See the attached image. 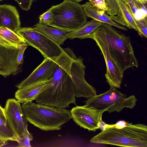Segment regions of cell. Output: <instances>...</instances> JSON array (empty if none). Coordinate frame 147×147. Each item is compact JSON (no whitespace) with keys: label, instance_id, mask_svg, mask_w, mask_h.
Returning a JSON list of instances; mask_svg holds the SVG:
<instances>
[{"label":"cell","instance_id":"1","mask_svg":"<svg viewBox=\"0 0 147 147\" xmlns=\"http://www.w3.org/2000/svg\"><path fill=\"white\" fill-rule=\"evenodd\" d=\"M88 38L95 41L101 51L105 52L123 73L130 68L138 67L129 37L113 26L101 22Z\"/></svg>","mask_w":147,"mask_h":147},{"label":"cell","instance_id":"2","mask_svg":"<svg viewBox=\"0 0 147 147\" xmlns=\"http://www.w3.org/2000/svg\"><path fill=\"white\" fill-rule=\"evenodd\" d=\"M90 142L123 147H147V126L127 123L119 128L115 124L107 125Z\"/></svg>","mask_w":147,"mask_h":147},{"label":"cell","instance_id":"3","mask_svg":"<svg viewBox=\"0 0 147 147\" xmlns=\"http://www.w3.org/2000/svg\"><path fill=\"white\" fill-rule=\"evenodd\" d=\"M22 108L30 123L43 130H59L71 118L70 111L32 102L23 103Z\"/></svg>","mask_w":147,"mask_h":147},{"label":"cell","instance_id":"4","mask_svg":"<svg viewBox=\"0 0 147 147\" xmlns=\"http://www.w3.org/2000/svg\"><path fill=\"white\" fill-rule=\"evenodd\" d=\"M49 9L53 13V20L48 26L66 32L78 29L87 22L82 5L71 0H64Z\"/></svg>","mask_w":147,"mask_h":147},{"label":"cell","instance_id":"5","mask_svg":"<svg viewBox=\"0 0 147 147\" xmlns=\"http://www.w3.org/2000/svg\"><path fill=\"white\" fill-rule=\"evenodd\" d=\"M127 96L115 87L110 86L107 91L87 98L84 106L103 112H120L124 108L132 109L136 105L137 99L134 95Z\"/></svg>","mask_w":147,"mask_h":147},{"label":"cell","instance_id":"6","mask_svg":"<svg viewBox=\"0 0 147 147\" xmlns=\"http://www.w3.org/2000/svg\"><path fill=\"white\" fill-rule=\"evenodd\" d=\"M16 33L27 45L38 50L45 58L55 61L63 51L59 45L34 28H21Z\"/></svg>","mask_w":147,"mask_h":147},{"label":"cell","instance_id":"7","mask_svg":"<svg viewBox=\"0 0 147 147\" xmlns=\"http://www.w3.org/2000/svg\"><path fill=\"white\" fill-rule=\"evenodd\" d=\"M4 109L6 117L17 140L30 133L28 129V121L20 103L14 99H8Z\"/></svg>","mask_w":147,"mask_h":147},{"label":"cell","instance_id":"8","mask_svg":"<svg viewBox=\"0 0 147 147\" xmlns=\"http://www.w3.org/2000/svg\"><path fill=\"white\" fill-rule=\"evenodd\" d=\"M84 59L77 58L72 62L70 69L71 78L74 87L76 96L89 98L96 95L95 88L88 84L85 80V68Z\"/></svg>","mask_w":147,"mask_h":147},{"label":"cell","instance_id":"9","mask_svg":"<svg viewBox=\"0 0 147 147\" xmlns=\"http://www.w3.org/2000/svg\"><path fill=\"white\" fill-rule=\"evenodd\" d=\"M70 112L71 118L80 127L93 131L100 128L103 112L84 105L77 106L72 108Z\"/></svg>","mask_w":147,"mask_h":147},{"label":"cell","instance_id":"10","mask_svg":"<svg viewBox=\"0 0 147 147\" xmlns=\"http://www.w3.org/2000/svg\"><path fill=\"white\" fill-rule=\"evenodd\" d=\"M57 64V59L54 61L45 58L27 78L16 87L21 88L39 82L50 81L53 77Z\"/></svg>","mask_w":147,"mask_h":147},{"label":"cell","instance_id":"11","mask_svg":"<svg viewBox=\"0 0 147 147\" xmlns=\"http://www.w3.org/2000/svg\"><path fill=\"white\" fill-rule=\"evenodd\" d=\"M22 46L18 47H8L0 44V75L6 77L17 74L19 69L17 59Z\"/></svg>","mask_w":147,"mask_h":147},{"label":"cell","instance_id":"12","mask_svg":"<svg viewBox=\"0 0 147 147\" xmlns=\"http://www.w3.org/2000/svg\"><path fill=\"white\" fill-rule=\"evenodd\" d=\"M18 11L9 5H0V27L7 28L16 32L21 27Z\"/></svg>","mask_w":147,"mask_h":147},{"label":"cell","instance_id":"13","mask_svg":"<svg viewBox=\"0 0 147 147\" xmlns=\"http://www.w3.org/2000/svg\"><path fill=\"white\" fill-rule=\"evenodd\" d=\"M50 84V81H42L19 88L15 93V97L20 103L32 102Z\"/></svg>","mask_w":147,"mask_h":147},{"label":"cell","instance_id":"14","mask_svg":"<svg viewBox=\"0 0 147 147\" xmlns=\"http://www.w3.org/2000/svg\"><path fill=\"white\" fill-rule=\"evenodd\" d=\"M120 11L119 13L115 16H109L112 20L129 29H134L140 35V32L129 8L121 0H117Z\"/></svg>","mask_w":147,"mask_h":147},{"label":"cell","instance_id":"15","mask_svg":"<svg viewBox=\"0 0 147 147\" xmlns=\"http://www.w3.org/2000/svg\"><path fill=\"white\" fill-rule=\"evenodd\" d=\"M86 16L102 23H106L124 31H127V28L116 23L110 18L109 16L104 11L99 10L93 6L89 2L82 5Z\"/></svg>","mask_w":147,"mask_h":147},{"label":"cell","instance_id":"16","mask_svg":"<svg viewBox=\"0 0 147 147\" xmlns=\"http://www.w3.org/2000/svg\"><path fill=\"white\" fill-rule=\"evenodd\" d=\"M34 28L43 34L57 45H62L67 38L66 32L59 29L51 27L38 23L34 26Z\"/></svg>","mask_w":147,"mask_h":147},{"label":"cell","instance_id":"17","mask_svg":"<svg viewBox=\"0 0 147 147\" xmlns=\"http://www.w3.org/2000/svg\"><path fill=\"white\" fill-rule=\"evenodd\" d=\"M0 44L16 47L27 45L25 40L16 32L4 27H0Z\"/></svg>","mask_w":147,"mask_h":147},{"label":"cell","instance_id":"18","mask_svg":"<svg viewBox=\"0 0 147 147\" xmlns=\"http://www.w3.org/2000/svg\"><path fill=\"white\" fill-rule=\"evenodd\" d=\"M101 22L92 19L87 22L82 26L78 29L67 34L68 38L73 39L78 38L81 39L88 38L100 25Z\"/></svg>","mask_w":147,"mask_h":147},{"label":"cell","instance_id":"19","mask_svg":"<svg viewBox=\"0 0 147 147\" xmlns=\"http://www.w3.org/2000/svg\"><path fill=\"white\" fill-rule=\"evenodd\" d=\"M0 139L17 142V139L5 117L0 114Z\"/></svg>","mask_w":147,"mask_h":147},{"label":"cell","instance_id":"20","mask_svg":"<svg viewBox=\"0 0 147 147\" xmlns=\"http://www.w3.org/2000/svg\"><path fill=\"white\" fill-rule=\"evenodd\" d=\"M121 0L129 8L136 20H139L147 17L140 10L138 5V2L136 0Z\"/></svg>","mask_w":147,"mask_h":147},{"label":"cell","instance_id":"21","mask_svg":"<svg viewBox=\"0 0 147 147\" xmlns=\"http://www.w3.org/2000/svg\"><path fill=\"white\" fill-rule=\"evenodd\" d=\"M107 8L106 13L109 16H113L118 14L120 9L117 0H104Z\"/></svg>","mask_w":147,"mask_h":147},{"label":"cell","instance_id":"22","mask_svg":"<svg viewBox=\"0 0 147 147\" xmlns=\"http://www.w3.org/2000/svg\"><path fill=\"white\" fill-rule=\"evenodd\" d=\"M53 13L49 9L40 15L39 17V23L46 26H48L52 21Z\"/></svg>","mask_w":147,"mask_h":147},{"label":"cell","instance_id":"23","mask_svg":"<svg viewBox=\"0 0 147 147\" xmlns=\"http://www.w3.org/2000/svg\"><path fill=\"white\" fill-rule=\"evenodd\" d=\"M136 23L140 32V36L145 38L147 37V17L139 20H136Z\"/></svg>","mask_w":147,"mask_h":147},{"label":"cell","instance_id":"24","mask_svg":"<svg viewBox=\"0 0 147 147\" xmlns=\"http://www.w3.org/2000/svg\"><path fill=\"white\" fill-rule=\"evenodd\" d=\"M33 139L32 135L30 133L20 139L18 140L17 142L18 147H30V141Z\"/></svg>","mask_w":147,"mask_h":147},{"label":"cell","instance_id":"25","mask_svg":"<svg viewBox=\"0 0 147 147\" xmlns=\"http://www.w3.org/2000/svg\"><path fill=\"white\" fill-rule=\"evenodd\" d=\"M90 4L96 8L106 12L107 8L104 0H89Z\"/></svg>","mask_w":147,"mask_h":147},{"label":"cell","instance_id":"26","mask_svg":"<svg viewBox=\"0 0 147 147\" xmlns=\"http://www.w3.org/2000/svg\"><path fill=\"white\" fill-rule=\"evenodd\" d=\"M19 5L22 9L25 11L29 10L31 7L32 3L35 0H14Z\"/></svg>","mask_w":147,"mask_h":147},{"label":"cell","instance_id":"27","mask_svg":"<svg viewBox=\"0 0 147 147\" xmlns=\"http://www.w3.org/2000/svg\"><path fill=\"white\" fill-rule=\"evenodd\" d=\"M28 47L27 44L22 45L20 51L18 55L17 59V66L18 68H19V65L23 63V55L25 49Z\"/></svg>","mask_w":147,"mask_h":147},{"label":"cell","instance_id":"28","mask_svg":"<svg viewBox=\"0 0 147 147\" xmlns=\"http://www.w3.org/2000/svg\"><path fill=\"white\" fill-rule=\"evenodd\" d=\"M0 114L5 117L4 109V108H3L0 105Z\"/></svg>","mask_w":147,"mask_h":147},{"label":"cell","instance_id":"29","mask_svg":"<svg viewBox=\"0 0 147 147\" xmlns=\"http://www.w3.org/2000/svg\"><path fill=\"white\" fill-rule=\"evenodd\" d=\"M138 2L147 6V0H136Z\"/></svg>","mask_w":147,"mask_h":147},{"label":"cell","instance_id":"30","mask_svg":"<svg viewBox=\"0 0 147 147\" xmlns=\"http://www.w3.org/2000/svg\"><path fill=\"white\" fill-rule=\"evenodd\" d=\"M7 144V142H0V147L3 146Z\"/></svg>","mask_w":147,"mask_h":147},{"label":"cell","instance_id":"31","mask_svg":"<svg viewBox=\"0 0 147 147\" xmlns=\"http://www.w3.org/2000/svg\"><path fill=\"white\" fill-rule=\"evenodd\" d=\"M72 1L75 2H76L78 3L82 1L83 0H71Z\"/></svg>","mask_w":147,"mask_h":147},{"label":"cell","instance_id":"32","mask_svg":"<svg viewBox=\"0 0 147 147\" xmlns=\"http://www.w3.org/2000/svg\"><path fill=\"white\" fill-rule=\"evenodd\" d=\"M7 142V141H5L3 140H1L0 139V142Z\"/></svg>","mask_w":147,"mask_h":147},{"label":"cell","instance_id":"33","mask_svg":"<svg viewBox=\"0 0 147 147\" xmlns=\"http://www.w3.org/2000/svg\"><path fill=\"white\" fill-rule=\"evenodd\" d=\"M3 0H0V1H3Z\"/></svg>","mask_w":147,"mask_h":147},{"label":"cell","instance_id":"34","mask_svg":"<svg viewBox=\"0 0 147 147\" xmlns=\"http://www.w3.org/2000/svg\"></svg>","mask_w":147,"mask_h":147}]
</instances>
